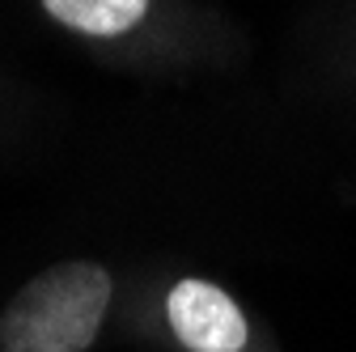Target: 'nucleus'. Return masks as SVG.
I'll list each match as a JSON object with an SVG mask.
<instances>
[{"instance_id":"f03ea898","label":"nucleus","mask_w":356,"mask_h":352,"mask_svg":"<svg viewBox=\"0 0 356 352\" xmlns=\"http://www.w3.org/2000/svg\"><path fill=\"white\" fill-rule=\"evenodd\" d=\"M165 314H170L178 344L191 352H242L246 348V319L238 310V301L208 280L174 285Z\"/></svg>"},{"instance_id":"f257e3e1","label":"nucleus","mask_w":356,"mask_h":352,"mask_svg":"<svg viewBox=\"0 0 356 352\" xmlns=\"http://www.w3.org/2000/svg\"><path fill=\"white\" fill-rule=\"evenodd\" d=\"M111 305L98 263H56L38 272L0 314V352H85Z\"/></svg>"},{"instance_id":"7ed1b4c3","label":"nucleus","mask_w":356,"mask_h":352,"mask_svg":"<svg viewBox=\"0 0 356 352\" xmlns=\"http://www.w3.org/2000/svg\"><path fill=\"white\" fill-rule=\"evenodd\" d=\"M47 13L56 22H64L68 30L81 34H123L131 30L145 13H149V0H42Z\"/></svg>"}]
</instances>
